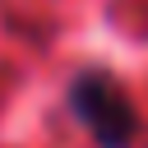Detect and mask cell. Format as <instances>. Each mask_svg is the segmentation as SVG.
Masks as SVG:
<instances>
[{"label":"cell","mask_w":148,"mask_h":148,"mask_svg":"<svg viewBox=\"0 0 148 148\" xmlns=\"http://www.w3.org/2000/svg\"><path fill=\"white\" fill-rule=\"evenodd\" d=\"M65 102L79 116V125L97 139V148H130L139 139V111L116 74H106V69L74 74L65 88Z\"/></svg>","instance_id":"1"}]
</instances>
